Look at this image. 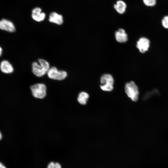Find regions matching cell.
<instances>
[{
    "label": "cell",
    "instance_id": "cell-1",
    "mask_svg": "<svg viewBox=\"0 0 168 168\" xmlns=\"http://www.w3.org/2000/svg\"><path fill=\"white\" fill-rule=\"evenodd\" d=\"M38 62H34L32 64V71L33 73L38 77H41L46 73L50 68L49 64L46 60L40 59Z\"/></svg>",
    "mask_w": 168,
    "mask_h": 168
},
{
    "label": "cell",
    "instance_id": "cell-2",
    "mask_svg": "<svg viewBox=\"0 0 168 168\" xmlns=\"http://www.w3.org/2000/svg\"><path fill=\"white\" fill-rule=\"evenodd\" d=\"M124 90L128 97L133 101L136 102L138 100L139 94L138 88L133 81H131L126 83Z\"/></svg>",
    "mask_w": 168,
    "mask_h": 168
},
{
    "label": "cell",
    "instance_id": "cell-3",
    "mask_svg": "<svg viewBox=\"0 0 168 168\" xmlns=\"http://www.w3.org/2000/svg\"><path fill=\"white\" fill-rule=\"evenodd\" d=\"M114 80L113 77L110 74L105 73L101 76L100 79L101 85L100 87L103 91H111L114 88Z\"/></svg>",
    "mask_w": 168,
    "mask_h": 168
},
{
    "label": "cell",
    "instance_id": "cell-4",
    "mask_svg": "<svg viewBox=\"0 0 168 168\" xmlns=\"http://www.w3.org/2000/svg\"><path fill=\"white\" fill-rule=\"evenodd\" d=\"M34 97L38 99H43L46 94V87L43 83H37L31 86L30 87Z\"/></svg>",
    "mask_w": 168,
    "mask_h": 168
},
{
    "label": "cell",
    "instance_id": "cell-5",
    "mask_svg": "<svg viewBox=\"0 0 168 168\" xmlns=\"http://www.w3.org/2000/svg\"><path fill=\"white\" fill-rule=\"evenodd\" d=\"M47 74L49 78L56 80H63L67 77V73L64 71H58L55 67L50 68Z\"/></svg>",
    "mask_w": 168,
    "mask_h": 168
},
{
    "label": "cell",
    "instance_id": "cell-6",
    "mask_svg": "<svg viewBox=\"0 0 168 168\" xmlns=\"http://www.w3.org/2000/svg\"><path fill=\"white\" fill-rule=\"evenodd\" d=\"M150 45V41L147 38L142 37L137 41L136 47L139 52L144 53L147 51Z\"/></svg>",
    "mask_w": 168,
    "mask_h": 168
},
{
    "label": "cell",
    "instance_id": "cell-7",
    "mask_svg": "<svg viewBox=\"0 0 168 168\" xmlns=\"http://www.w3.org/2000/svg\"><path fill=\"white\" fill-rule=\"evenodd\" d=\"M0 29L10 32H13L16 30L14 24L11 21L5 19L0 20Z\"/></svg>",
    "mask_w": 168,
    "mask_h": 168
},
{
    "label": "cell",
    "instance_id": "cell-8",
    "mask_svg": "<svg viewBox=\"0 0 168 168\" xmlns=\"http://www.w3.org/2000/svg\"><path fill=\"white\" fill-rule=\"evenodd\" d=\"M46 16L45 13L42 12L41 9L40 7H35L32 11L31 16L33 19L38 22H40L43 21Z\"/></svg>",
    "mask_w": 168,
    "mask_h": 168
},
{
    "label": "cell",
    "instance_id": "cell-9",
    "mask_svg": "<svg viewBox=\"0 0 168 168\" xmlns=\"http://www.w3.org/2000/svg\"><path fill=\"white\" fill-rule=\"evenodd\" d=\"M115 36L116 40L119 43H125L128 40V35L125 30L123 29H119L116 31Z\"/></svg>",
    "mask_w": 168,
    "mask_h": 168
},
{
    "label": "cell",
    "instance_id": "cell-10",
    "mask_svg": "<svg viewBox=\"0 0 168 168\" xmlns=\"http://www.w3.org/2000/svg\"><path fill=\"white\" fill-rule=\"evenodd\" d=\"M49 21L51 22L58 25H62L63 22L62 16L55 12L50 13L49 16Z\"/></svg>",
    "mask_w": 168,
    "mask_h": 168
},
{
    "label": "cell",
    "instance_id": "cell-11",
    "mask_svg": "<svg viewBox=\"0 0 168 168\" xmlns=\"http://www.w3.org/2000/svg\"><path fill=\"white\" fill-rule=\"evenodd\" d=\"M0 68L3 72L6 73H10L13 71L12 65L7 60H3L1 62Z\"/></svg>",
    "mask_w": 168,
    "mask_h": 168
},
{
    "label": "cell",
    "instance_id": "cell-12",
    "mask_svg": "<svg viewBox=\"0 0 168 168\" xmlns=\"http://www.w3.org/2000/svg\"><path fill=\"white\" fill-rule=\"evenodd\" d=\"M114 7L118 13L122 14L125 11L126 5L124 1L119 0L117 2L116 4L114 5Z\"/></svg>",
    "mask_w": 168,
    "mask_h": 168
},
{
    "label": "cell",
    "instance_id": "cell-13",
    "mask_svg": "<svg viewBox=\"0 0 168 168\" xmlns=\"http://www.w3.org/2000/svg\"><path fill=\"white\" fill-rule=\"evenodd\" d=\"M89 95L86 92L82 91L79 93L77 99L78 102L81 105L86 104L89 98Z\"/></svg>",
    "mask_w": 168,
    "mask_h": 168
},
{
    "label": "cell",
    "instance_id": "cell-14",
    "mask_svg": "<svg viewBox=\"0 0 168 168\" xmlns=\"http://www.w3.org/2000/svg\"><path fill=\"white\" fill-rule=\"evenodd\" d=\"M144 4L148 7H153L156 3V0H143Z\"/></svg>",
    "mask_w": 168,
    "mask_h": 168
},
{
    "label": "cell",
    "instance_id": "cell-15",
    "mask_svg": "<svg viewBox=\"0 0 168 168\" xmlns=\"http://www.w3.org/2000/svg\"><path fill=\"white\" fill-rule=\"evenodd\" d=\"M47 168H61V166L58 163L51 162L48 165Z\"/></svg>",
    "mask_w": 168,
    "mask_h": 168
},
{
    "label": "cell",
    "instance_id": "cell-16",
    "mask_svg": "<svg viewBox=\"0 0 168 168\" xmlns=\"http://www.w3.org/2000/svg\"><path fill=\"white\" fill-rule=\"evenodd\" d=\"M161 24L163 27L168 29V16H165L161 21Z\"/></svg>",
    "mask_w": 168,
    "mask_h": 168
},
{
    "label": "cell",
    "instance_id": "cell-17",
    "mask_svg": "<svg viewBox=\"0 0 168 168\" xmlns=\"http://www.w3.org/2000/svg\"><path fill=\"white\" fill-rule=\"evenodd\" d=\"M0 168H6V167L3 164L0 162Z\"/></svg>",
    "mask_w": 168,
    "mask_h": 168
},
{
    "label": "cell",
    "instance_id": "cell-18",
    "mask_svg": "<svg viewBox=\"0 0 168 168\" xmlns=\"http://www.w3.org/2000/svg\"><path fill=\"white\" fill-rule=\"evenodd\" d=\"M2 53V49L0 47V56H1Z\"/></svg>",
    "mask_w": 168,
    "mask_h": 168
},
{
    "label": "cell",
    "instance_id": "cell-19",
    "mask_svg": "<svg viewBox=\"0 0 168 168\" xmlns=\"http://www.w3.org/2000/svg\"><path fill=\"white\" fill-rule=\"evenodd\" d=\"M2 138V135L1 133L0 132V140Z\"/></svg>",
    "mask_w": 168,
    "mask_h": 168
}]
</instances>
